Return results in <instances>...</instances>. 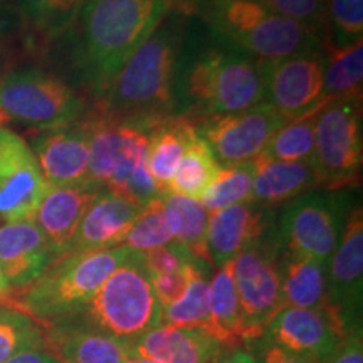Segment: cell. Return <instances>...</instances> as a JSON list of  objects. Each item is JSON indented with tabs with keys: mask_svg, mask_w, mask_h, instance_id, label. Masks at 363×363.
Listing matches in <instances>:
<instances>
[{
	"mask_svg": "<svg viewBox=\"0 0 363 363\" xmlns=\"http://www.w3.org/2000/svg\"><path fill=\"white\" fill-rule=\"evenodd\" d=\"M101 190L91 180L69 187H49L33 220L48 239L54 256L69 252L81 220Z\"/></svg>",
	"mask_w": 363,
	"mask_h": 363,
	"instance_id": "cell-18",
	"label": "cell"
},
{
	"mask_svg": "<svg viewBox=\"0 0 363 363\" xmlns=\"http://www.w3.org/2000/svg\"><path fill=\"white\" fill-rule=\"evenodd\" d=\"M84 325L133 343L162 325L158 305L143 254L131 251L104 281L83 311Z\"/></svg>",
	"mask_w": 363,
	"mask_h": 363,
	"instance_id": "cell-6",
	"label": "cell"
},
{
	"mask_svg": "<svg viewBox=\"0 0 363 363\" xmlns=\"http://www.w3.org/2000/svg\"><path fill=\"white\" fill-rule=\"evenodd\" d=\"M244 320V342L264 337L267 325L283 310L281 303V251L276 240H259L233 259Z\"/></svg>",
	"mask_w": 363,
	"mask_h": 363,
	"instance_id": "cell-10",
	"label": "cell"
},
{
	"mask_svg": "<svg viewBox=\"0 0 363 363\" xmlns=\"http://www.w3.org/2000/svg\"><path fill=\"white\" fill-rule=\"evenodd\" d=\"M79 121L88 135L89 180L101 189L130 157L148 147L147 131L118 123L94 108L86 110Z\"/></svg>",
	"mask_w": 363,
	"mask_h": 363,
	"instance_id": "cell-17",
	"label": "cell"
},
{
	"mask_svg": "<svg viewBox=\"0 0 363 363\" xmlns=\"http://www.w3.org/2000/svg\"><path fill=\"white\" fill-rule=\"evenodd\" d=\"M340 192L311 190L284 203L274 235L281 254L328 264L348 217L345 195Z\"/></svg>",
	"mask_w": 363,
	"mask_h": 363,
	"instance_id": "cell-9",
	"label": "cell"
},
{
	"mask_svg": "<svg viewBox=\"0 0 363 363\" xmlns=\"http://www.w3.org/2000/svg\"><path fill=\"white\" fill-rule=\"evenodd\" d=\"M284 123V118L264 101L244 111L195 120L197 133L220 163L252 162Z\"/></svg>",
	"mask_w": 363,
	"mask_h": 363,
	"instance_id": "cell-12",
	"label": "cell"
},
{
	"mask_svg": "<svg viewBox=\"0 0 363 363\" xmlns=\"http://www.w3.org/2000/svg\"><path fill=\"white\" fill-rule=\"evenodd\" d=\"M12 51L13 48L9 43H0V78H2L6 72L11 71V67L13 65V57H12Z\"/></svg>",
	"mask_w": 363,
	"mask_h": 363,
	"instance_id": "cell-46",
	"label": "cell"
},
{
	"mask_svg": "<svg viewBox=\"0 0 363 363\" xmlns=\"http://www.w3.org/2000/svg\"><path fill=\"white\" fill-rule=\"evenodd\" d=\"M330 363H363V347L362 335H352L348 337L343 347L340 348L337 357Z\"/></svg>",
	"mask_w": 363,
	"mask_h": 363,
	"instance_id": "cell-43",
	"label": "cell"
},
{
	"mask_svg": "<svg viewBox=\"0 0 363 363\" xmlns=\"http://www.w3.org/2000/svg\"><path fill=\"white\" fill-rule=\"evenodd\" d=\"M48 190L29 143L0 125V220H33Z\"/></svg>",
	"mask_w": 363,
	"mask_h": 363,
	"instance_id": "cell-14",
	"label": "cell"
},
{
	"mask_svg": "<svg viewBox=\"0 0 363 363\" xmlns=\"http://www.w3.org/2000/svg\"><path fill=\"white\" fill-rule=\"evenodd\" d=\"M254 162L220 163L219 174L201 199L207 212L251 202L254 185Z\"/></svg>",
	"mask_w": 363,
	"mask_h": 363,
	"instance_id": "cell-33",
	"label": "cell"
},
{
	"mask_svg": "<svg viewBox=\"0 0 363 363\" xmlns=\"http://www.w3.org/2000/svg\"><path fill=\"white\" fill-rule=\"evenodd\" d=\"M259 360H261V363H318V362L308 360V358L294 355V353L286 352V350H283V348L269 343L267 340H266V343L261 347Z\"/></svg>",
	"mask_w": 363,
	"mask_h": 363,
	"instance_id": "cell-42",
	"label": "cell"
},
{
	"mask_svg": "<svg viewBox=\"0 0 363 363\" xmlns=\"http://www.w3.org/2000/svg\"><path fill=\"white\" fill-rule=\"evenodd\" d=\"M84 98L52 72L39 67L11 69L0 78V116L34 130L56 128L84 115Z\"/></svg>",
	"mask_w": 363,
	"mask_h": 363,
	"instance_id": "cell-7",
	"label": "cell"
},
{
	"mask_svg": "<svg viewBox=\"0 0 363 363\" xmlns=\"http://www.w3.org/2000/svg\"><path fill=\"white\" fill-rule=\"evenodd\" d=\"M170 4L172 9H177V11H182L185 13H194V6L195 0H167Z\"/></svg>",
	"mask_w": 363,
	"mask_h": 363,
	"instance_id": "cell-47",
	"label": "cell"
},
{
	"mask_svg": "<svg viewBox=\"0 0 363 363\" xmlns=\"http://www.w3.org/2000/svg\"><path fill=\"white\" fill-rule=\"evenodd\" d=\"M199 259L182 269L180 272H175V274H148L150 284H152L153 294H155L158 305L163 308L174 305V303L179 301V299L184 296L185 289L190 283V278H192V272L195 269V264H197Z\"/></svg>",
	"mask_w": 363,
	"mask_h": 363,
	"instance_id": "cell-40",
	"label": "cell"
},
{
	"mask_svg": "<svg viewBox=\"0 0 363 363\" xmlns=\"http://www.w3.org/2000/svg\"><path fill=\"white\" fill-rule=\"evenodd\" d=\"M362 99H337L318 113L315 163L321 187L338 192L362 180L363 126Z\"/></svg>",
	"mask_w": 363,
	"mask_h": 363,
	"instance_id": "cell-8",
	"label": "cell"
},
{
	"mask_svg": "<svg viewBox=\"0 0 363 363\" xmlns=\"http://www.w3.org/2000/svg\"><path fill=\"white\" fill-rule=\"evenodd\" d=\"M269 208L254 202L208 212L207 252L216 266H224L239 252L259 240L269 227Z\"/></svg>",
	"mask_w": 363,
	"mask_h": 363,
	"instance_id": "cell-19",
	"label": "cell"
},
{
	"mask_svg": "<svg viewBox=\"0 0 363 363\" xmlns=\"http://www.w3.org/2000/svg\"><path fill=\"white\" fill-rule=\"evenodd\" d=\"M195 120L185 115H172L148 131L147 165L158 192H169L177 167L184 157Z\"/></svg>",
	"mask_w": 363,
	"mask_h": 363,
	"instance_id": "cell-26",
	"label": "cell"
},
{
	"mask_svg": "<svg viewBox=\"0 0 363 363\" xmlns=\"http://www.w3.org/2000/svg\"><path fill=\"white\" fill-rule=\"evenodd\" d=\"M26 51L43 52L69 33L84 0H16Z\"/></svg>",
	"mask_w": 363,
	"mask_h": 363,
	"instance_id": "cell-25",
	"label": "cell"
},
{
	"mask_svg": "<svg viewBox=\"0 0 363 363\" xmlns=\"http://www.w3.org/2000/svg\"><path fill=\"white\" fill-rule=\"evenodd\" d=\"M271 11L305 26L320 39L328 38V0H261Z\"/></svg>",
	"mask_w": 363,
	"mask_h": 363,
	"instance_id": "cell-38",
	"label": "cell"
},
{
	"mask_svg": "<svg viewBox=\"0 0 363 363\" xmlns=\"http://www.w3.org/2000/svg\"><path fill=\"white\" fill-rule=\"evenodd\" d=\"M172 240H174V235L167 224L162 197H158L140 211L133 224L130 225L128 233L121 240V246L143 254L155 247L165 246Z\"/></svg>",
	"mask_w": 363,
	"mask_h": 363,
	"instance_id": "cell-36",
	"label": "cell"
},
{
	"mask_svg": "<svg viewBox=\"0 0 363 363\" xmlns=\"http://www.w3.org/2000/svg\"><path fill=\"white\" fill-rule=\"evenodd\" d=\"M44 345L59 363H125L133 358L130 342L74 321L45 331Z\"/></svg>",
	"mask_w": 363,
	"mask_h": 363,
	"instance_id": "cell-21",
	"label": "cell"
},
{
	"mask_svg": "<svg viewBox=\"0 0 363 363\" xmlns=\"http://www.w3.org/2000/svg\"><path fill=\"white\" fill-rule=\"evenodd\" d=\"M194 13L212 34L262 66L323 48L310 29L271 11L261 0H195Z\"/></svg>",
	"mask_w": 363,
	"mask_h": 363,
	"instance_id": "cell-5",
	"label": "cell"
},
{
	"mask_svg": "<svg viewBox=\"0 0 363 363\" xmlns=\"http://www.w3.org/2000/svg\"><path fill=\"white\" fill-rule=\"evenodd\" d=\"M330 299L352 335H360L363 286V212L357 203L345 222L328 264Z\"/></svg>",
	"mask_w": 363,
	"mask_h": 363,
	"instance_id": "cell-15",
	"label": "cell"
},
{
	"mask_svg": "<svg viewBox=\"0 0 363 363\" xmlns=\"http://www.w3.org/2000/svg\"><path fill=\"white\" fill-rule=\"evenodd\" d=\"M211 301V337L220 347L230 350L244 343V320L240 311L238 288L234 281V262L220 266L208 284Z\"/></svg>",
	"mask_w": 363,
	"mask_h": 363,
	"instance_id": "cell-28",
	"label": "cell"
},
{
	"mask_svg": "<svg viewBox=\"0 0 363 363\" xmlns=\"http://www.w3.org/2000/svg\"><path fill=\"white\" fill-rule=\"evenodd\" d=\"M281 303L283 308L326 310L330 299L326 264L281 254Z\"/></svg>",
	"mask_w": 363,
	"mask_h": 363,
	"instance_id": "cell-27",
	"label": "cell"
},
{
	"mask_svg": "<svg viewBox=\"0 0 363 363\" xmlns=\"http://www.w3.org/2000/svg\"><path fill=\"white\" fill-rule=\"evenodd\" d=\"M4 363H59V360L54 355H51L48 350L34 348V350L22 352L19 355L12 357L11 360Z\"/></svg>",
	"mask_w": 363,
	"mask_h": 363,
	"instance_id": "cell-44",
	"label": "cell"
},
{
	"mask_svg": "<svg viewBox=\"0 0 363 363\" xmlns=\"http://www.w3.org/2000/svg\"><path fill=\"white\" fill-rule=\"evenodd\" d=\"M142 208L103 189L81 220L69 252L121 246V240Z\"/></svg>",
	"mask_w": 363,
	"mask_h": 363,
	"instance_id": "cell-23",
	"label": "cell"
},
{
	"mask_svg": "<svg viewBox=\"0 0 363 363\" xmlns=\"http://www.w3.org/2000/svg\"><path fill=\"white\" fill-rule=\"evenodd\" d=\"M125 363H155V362L145 360V358H130V360L125 362Z\"/></svg>",
	"mask_w": 363,
	"mask_h": 363,
	"instance_id": "cell-49",
	"label": "cell"
},
{
	"mask_svg": "<svg viewBox=\"0 0 363 363\" xmlns=\"http://www.w3.org/2000/svg\"><path fill=\"white\" fill-rule=\"evenodd\" d=\"M363 39V0H328V38L323 45L345 48Z\"/></svg>",
	"mask_w": 363,
	"mask_h": 363,
	"instance_id": "cell-37",
	"label": "cell"
},
{
	"mask_svg": "<svg viewBox=\"0 0 363 363\" xmlns=\"http://www.w3.org/2000/svg\"><path fill=\"white\" fill-rule=\"evenodd\" d=\"M264 67V103L271 104L284 121L298 120L325 106V49L291 56Z\"/></svg>",
	"mask_w": 363,
	"mask_h": 363,
	"instance_id": "cell-13",
	"label": "cell"
},
{
	"mask_svg": "<svg viewBox=\"0 0 363 363\" xmlns=\"http://www.w3.org/2000/svg\"><path fill=\"white\" fill-rule=\"evenodd\" d=\"M254 185L251 202L271 208L288 203L321 187L313 162H283L264 155L254 158Z\"/></svg>",
	"mask_w": 363,
	"mask_h": 363,
	"instance_id": "cell-24",
	"label": "cell"
},
{
	"mask_svg": "<svg viewBox=\"0 0 363 363\" xmlns=\"http://www.w3.org/2000/svg\"><path fill=\"white\" fill-rule=\"evenodd\" d=\"M130 254L131 249L125 246L62 254L38 279L12 296L9 294L7 308L22 311L39 325L57 326L74 321Z\"/></svg>",
	"mask_w": 363,
	"mask_h": 363,
	"instance_id": "cell-4",
	"label": "cell"
},
{
	"mask_svg": "<svg viewBox=\"0 0 363 363\" xmlns=\"http://www.w3.org/2000/svg\"><path fill=\"white\" fill-rule=\"evenodd\" d=\"M264 337L294 355L330 363L352 333L335 306L326 310L283 308L267 325Z\"/></svg>",
	"mask_w": 363,
	"mask_h": 363,
	"instance_id": "cell-11",
	"label": "cell"
},
{
	"mask_svg": "<svg viewBox=\"0 0 363 363\" xmlns=\"http://www.w3.org/2000/svg\"><path fill=\"white\" fill-rule=\"evenodd\" d=\"M163 212L175 242L187 247L195 259L211 262L207 252L208 212L202 202L184 195H162Z\"/></svg>",
	"mask_w": 363,
	"mask_h": 363,
	"instance_id": "cell-29",
	"label": "cell"
},
{
	"mask_svg": "<svg viewBox=\"0 0 363 363\" xmlns=\"http://www.w3.org/2000/svg\"><path fill=\"white\" fill-rule=\"evenodd\" d=\"M44 333L43 326L30 316L0 306V363L22 352L44 347Z\"/></svg>",
	"mask_w": 363,
	"mask_h": 363,
	"instance_id": "cell-35",
	"label": "cell"
},
{
	"mask_svg": "<svg viewBox=\"0 0 363 363\" xmlns=\"http://www.w3.org/2000/svg\"><path fill=\"white\" fill-rule=\"evenodd\" d=\"M16 33L22 35V22L16 7L7 0H0V43H9Z\"/></svg>",
	"mask_w": 363,
	"mask_h": 363,
	"instance_id": "cell-41",
	"label": "cell"
},
{
	"mask_svg": "<svg viewBox=\"0 0 363 363\" xmlns=\"http://www.w3.org/2000/svg\"><path fill=\"white\" fill-rule=\"evenodd\" d=\"M212 363H257V358L252 353L235 348V350L227 353L224 357L219 355Z\"/></svg>",
	"mask_w": 363,
	"mask_h": 363,
	"instance_id": "cell-45",
	"label": "cell"
},
{
	"mask_svg": "<svg viewBox=\"0 0 363 363\" xmlns=\"http://www.w3.org/2000/svg\"><path fill=\"white\" fill-rule=\"evenodd\" d=\"M197 261L192 278L185 289L184 296L174 305L163 308L162 321L179 328L203 330L211 335V301H208V283L206 271Z\"/></svg>",
	"mask_w": 363,
	"mask_h": 363,
	"instance_id": "cell-32",
	"label": "cell"
},
{
	"mask_svg": "<svg viewBox=\"0 0 363 363\" xmlns=\"http://www.w3.org/2000/svg\"><path fill=\"white\" fill-rule=\"evenodd\" d=\"M264 94L262 65L217 35L177 69L175 108L192 120L249 110Z\"/></svg>",
	"mask_w": 363,
	"mask_h": 363,
	"instance_id": "cell-3",
	"label": "cell"
},
{
	"mask_svg": "<svg viewBox=\"0 0 363 363\" xmlns=\"http://www.w3.org/2000/svg\"><path fill=\"white\" fill-rule=\"evenodd\" d=\"M30 150L49 187H69L89 182L88 135L81 121L35 130Z\"/></svg>",
	"mask_w": 363,
	"mask_h": 363,
	"instance_id": "cell-16",
	"label": "cell"
},
{
	"mask_svg": "<svg viewBox=\"0 0 363 363\" xmlns=\"http://www.w3.org/2000/svg\"><path fill=\"white\" fill-rule=\"evenodd\" d=\"M11 284H9L6 274H4L2 267H0V303H4V299L11 294Z\"/></svg>",
	"mask_w": 363,
	"mask_h": 363,
	"instance_id": "cell-48",
	"label": "cell"
},
{
	"mask_svg": "<svg viewBox=\"0 0 363 363\" xmlns=\"http://www.w3.org/2000/svg\"><path fill=\"white\" fill-rule=\"evenodd\" d=\"M0 125H4V118L2 116H0Z\"/></svg>",
	"mask_w": 363,
	"mask_h": 363,
	"instance_id": "cell-50",
	"label": "cell"
},
{
	"mask_svg": "<svg viewBox=\"0 0 363 363\" xmlns=\"http://www.w3.org/2000/svg\"><path fill=\"white\" fill-rule=\"evenodd\" d=\"M194 261L192 252L175 240L143 252V264L148 274H175Z\"/></svg>",
	"mask_w": 363,
	"mask_h": 363,
	"instance_id": "cell-39",
	"label": "cell"
},
{
	"mask_svg": "<svg viewBox=\"0 0 363 363\" xmlns=\"http://www.w3.org/2000/svg\"><path fill=\"white\" fill-rule=\"evenodd\" d=\"M170 9L167 0H84L67 34H74V66L94 98L152 35Z\"/></svg>",
	"mask_w": 363,
	"mask_h": 363,
	"instance_id": "cell-2",
	"label": "cell"
},
{
	"mask_svg": "<svg viewBox=\"0 0 363 363\" xmlns=\"http://www.w3.org/2000/svg\"><path fill=\"white\" fill-rule=\"evenodd\" d=\"M189 13L170 9L91 108L143 131L175 115V81Z\"/></svg>",
	"mask_w": 363,
	"mask_h": 363,
	"instance_id": "cell-1",
	"label": "cell"
},
{
	"mask_svg": "<svg viewBox=\"0 0 363 363\" xmlns=\"http://www.w3.org/2000/svg\"><path fill=\"white\" fill-rule=\"evenodd\" d=\"M320 110L284 123L271 136L261 155L283 162H313L316 120Z\"/></svg>",
	"mask_w": 363,
	"mask_h": 363,
	"instance_id": "cell-34",
	"label": "cell"
},
{
	"mask_svg": "<svg viewBox=\"0 0 363 363\" xmlns=\"http://www.w3.org/2000/svg\"><path fill=\"white\" fill-rule=\"evenodd\" d=\"M56 259L34 220L0 225V267L13 289L30 284Z\"/></svg>",
	"mask_w": 363,
	"mask_h": 363,
	"instance_id": "cell-20",
	"label": "cell"
},
{
	"mask_svg": "<svg viewBox=\"0 0 363 363\" xmlns=\"http://www.w3.org/2000/svg\"><path fill=\"white\" fill-rule=\"evenodd\" d=\"M325 78L323 103L337 99H362L363 94V39L345 48L323 45Z\"/></svg>",
	"mask_w": 363,
	"mask_h": 363,
	"instance_id": "cell-30",
	"label": "cell"
},
{
	"mask_svg": "<svg viewBox=\"0 0 363 363\" xmlns=\"http://www.w3.org/2000/svg\"><path fill=\"white\" fill-rule=\"evenodd\" d=\"M220 345L207 331L179 326H158L131 343L133 358L155 363H212Z\"/></svg>",
	"mask_w": 363,
	"mask_h": 363,
	"instance_id": "cell-22",
	"label": "cell"
},
{
	"mask_svg": "<svg viewBox=\"0 0 363 363\" xmlns=\"http://www.w3.org/2000/svg\"><path fill=\"white\" fill-rule=\"evenodd\" d=\"M220 162L214 157L207 143L197 133V126L190 133L184 157L177 167L174 179L170 182L169 192L194 199L201 202L203 194L211 187L219 174Z\"/></svg>",
	"mask_w": 363,
	"mask_h": 363,
	"instance_id": "cell-31",
	"label": "cell"
}]
</instances>
